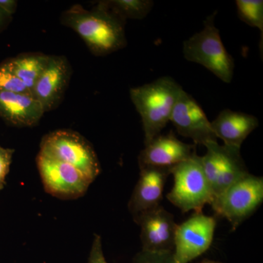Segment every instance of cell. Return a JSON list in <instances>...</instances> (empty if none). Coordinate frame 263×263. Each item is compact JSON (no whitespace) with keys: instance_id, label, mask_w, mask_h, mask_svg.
<instances>
[{"instance_id":"6da1fadb","label":"cell","mask_w":263,"mask_h":263,"mask_svg":"<svg viewBox=\"0 0 263 263\" xmlns=\"http://www.w3.org/2000/svg\"><path fill=\"white\" fill-rule=\"evenodd\" d=\"M60 22L75 31L89 51L96 57H104L127 46L125 21L99 2L91 10L76 4L62 12Z\"/></svg>"},{"instance_id":"7a4b0ae2","label":"cell","mask_w":263,"mask_h":263,"mask_svg":"<svg viewBox=\"0 0 263 263\" xmlns=\"http://www.w3.org/2000/svg\"><path fill=\"white\" fill-rule=\"evenodd\" d=\"M182 87L172 78H160L149 84L132 88L130 98L139 113L144 132V145L148 144L170 122Z\"/></svg>"},{"instance_id":"3957f363","label":"cell","mask_w":263,"mask_h":263,"mask_svg":"<svg viewBox=\"0 0 263 263\" xmlns=\"http://www.w3.org/2000/svg\"><path fill=\"white\" fill-rule=\"evenodd\" d=\"M216 13L207 17L202 31L184 41L183 57L188 61L203 66L223 82L230 84L234 72V60L224 47L216 27Z\"/></svg>"},{"instance_id":"277c9868","label":"cell","mask_w":263,"mask_h":263,"mask_svg":"<svg viewBox=\"0 0 263 263\" xmlns=\"http://www.w3.org/2000/svg\"><path fill=\"white\" fill-rule=\"evenodd\" d=\"M40 153L70 164L92 183L101 172L94 147L84 136L71 129H57L43 136Z\"/></svg>"},{"instance_id":"5b68a950","label":"cell","mask_w":263,"mask_h":263,"mask_svg":"<svg viewBox=\"0 0 263 263\" xmlns=\"http://www.w3.org/2000/svg\"><path fill=\"white\" fill-rule=\"evenodd\" d=\"M170 171L174 183L167 198L173 205L183 213H200L206 204H212L214 197L202 167L201 157L195 153Z\"/></svg>"},{"instance_id":"8992f818","label":"cell","mask_w":263,"mask_h":263,"mask_svg":"<svg viewBox=\"0 0 263 263\" xmlns=\"http://www.w3.org/2000/svg\"><path fill=\"white\" fill-rule=\"evenodd\" d=\"M263 201V179L249 174L227 189L211 204L217 217L226 218L234 231Z\"/></svg>"},{"instance_id":"52a82bcc","label":"cell","mask_w":263,"mask_h":263,"mask_svg":"<svg viewBox=\"0 0 263 263\" xmlns=\"http://www.w3.org/2000/svg\"><path fill=\"white\" fill-rule=\"evenodd\" d=\"M204 146L206 153L201 157L202 165L214 200L249 172L239 147L219 145L217 141Z\"/></svg>"},{"instance_id":"ba28073f","label":"cell","mask_w":263,"mask_h":263,"mask_svg":"<svg viewBox=\"0 0 263 263\" xmlns=\"http://www.w3.org/2000/svg\"><path fill=\"white\" fill-rule=\"evenodd\" d=\"M36 163L46 193L61 200L84 196L91 182L70 164L38 153Z\"/></svg>"},{"instance_id":"9c48e42d","label":"cell","mask_w":263,"mask_h":263,"mask_svg":"<svg viewBox=\"0 0 263 263\" xmlns=\"http://www.w3.org/2000/svg\"><path fill=\"white\" fill-rule=\"evenodd\" d=\"M214 216L195 213L177 226L175 235L174 257L176 263H189L210 248L216 226Z\"/></svg>"},{"instance_id":"30bf717a","label":"cell","mask_w":263,"mask_h":263,"mask_svg":"<svg viewBox=\"0 0 263 263\" xmlns=\"http://www.w3.org/2000/svg\"><path fill=\"white\" fill-rule=\"evenodd\" d=\"M170 122L179 134L193 140L195 145L205 146L217 141L205 112L193 97L182 89L176 101Z\"/></svg>"},{"instance_id":"8fae6325","label":"cell","mask_w":263,"mask_h":263,"mask_svg":"<svg viewBox=\"0 0 263 263\" xmlns=\"http://www.w3.org/2000/svg\"><path fill=\"white\" fill-rule=\"evenodd\" d=\"M135 221L141 227L142 250L174 252L178 224L162 205L141 214Z\"/></svg>"},{"instance_id":"7c38bea8","label":"cell","mask_w":263,"mask_h":263,"mask_svg":"<svg viewBox=\"0 0 263 263\" xmlns=\"http://www.w3.org/2000/svg\"><path fill=\"white\" fill-rule=\"evenodd\" d=\"M72 75V67L64 56L51 55L46 70L32 90V95L42 105L45 113L61 104Z\"/></svg>"},{"instance_id":"4fadbf2b","label":"cell","mask_w":263,"mask_h":263,"mask_svg":"<svg viewBox=\"0 0 263 263\" xmlns=\"http://www.w3.org/2000/svg\"><path fill=\"white\" fill-rule=\"evenodd\" d=\"M171 167L145 166L140 167V177L128 209L136 221L141 214L160 206L164 185L171 175Z\"/></svg>"},{"instance_id":"5bb4252c","label":"cell","mask_w":263,"mask_h":263,"mask_svg":"<svg viewBox=\"0 0 263 263\" xmlns=\"http://www.w3.org/2000/svg\"><path fill=\"white\" fill-rule=\"evenodd\" d=\"M196 153L195 145L187 144L180 141L174 133L160 135L141 151L138 156L139 167H171L188 160Z\"/></svg>"},{"instance_id":"9a60e30c","label":"cell","mask_w":263,"mask_h":263,"mask_svg":"<svg viewBox=\"0 0 263 263\" xmlns=\"http://www.w3.org/2000/svg\"><path fill=\"white\" fill-rule=\"evenodd\" d=\"M41 103L32 95L0 92V118L15 127H32L44 115Z\"/></svg>"},{"instance_id":"2e32d148","label":"cell","mask_w":263,"mask_h":263,"mask_svg":"<svg viewBox=\"0 0 263 263\" xmlns=\"http://www.w3.org/2000/svg\"><path fill=\"white\" fill-rule=\"evenodd\" d=\"M211 123L216 138L222 140L224 144L239 148L259 125L258 119L254 116L230 109L221 110Z\"/></svg>"},{"instance_id":"e0dca14e","label":"cell","mask_w":263,"mask_h":263,"mask_svg":"<svg viewBox=\"0 0 263 263\" xmlns=\"http://www.w3.org/2000/svg\"><path fill=\"white\" fill-rule=\"evenodd\" d=\"M50 57L51 55L39 52H31L21 53L8 60L15 75L32 93L38 79L47 67Z\"/></svg>"},{"instance_id":"ac0fdd59","label":"cell","mask_w":263,"mask_h":263,"mask_svg":"<svg viewBox=\"0 0 263 263\" xmlns=\"http://www.w3.org/2000/svg\"><path fill=\"white\" fill-rule=\"evenodd\" d=\"M114 14L123 20L146 18L153 8L155 3L152 0H108L102 1Z\"/></svg>"},{"instance_id":"d6986e66","label":"cell","mask_w":263,"mask_h":263,"mask_svg":"<svg viewBox=\"0 0 263 263\" xmlns=\"http://www.w3.org/2000/svg\"><path fill=\"white\" fill-rule=\"evenodd\" d=\"M237 13L242 22L263 32L262 0H236Z\"/></svg>"},{"instance_id":"ffe728a7","label":"cell","mask_w":263,"mask_h":263,"mask_svg":"<svg viewBox=\"0 0 263 263\" xmlns=\"http://www.w3.org/2000/svg\"><path fill=\"white\" fill-rule=\"evenodd\" d=\"M32 95L11 70L8 59L0 63V92Z\"/></svg>"},{"instance_id":"44dd1931","label":"cell","mask_w":263,"mask_h":263,"mask_svg":"<svg viewBox=\"0 0 263 263\" xmlns=\"http://www.w3.org/2000/svg\"><path fill=\"white\" fill-rule=\"evenodd\" d=\"M131 263H176L174 252H152L141 250Z\"/></svg>"},{"instance_id":"7402d4cb","label":"cell","mask_w":263,"mask_h":263,"mask_svg":"<svg viewBox=\"0 0 263 263\" xmlns=\"http://www.w3.org/2000/svg\"><path fill=\"white\" fill-rule=\"evenodd\" d=\"M15 150L0 146V191L6 184V178L9 174L10 164Z\"/></svg>"},{"instance_id":"603a6c76","label":"cell","mask_w":263,"mask_h":263,"mask_svg":"<svg viewBox=\"0 0 263 263\" xmlns=\"http://www.w3.org/2000/svg\"><path fill=\"white\" fill-rule=\"evenodd\" d=\"M88 263H108L104 255L101 237L98 234L94 235Z\"/></svg>"},{"instance_id":"cb8c5ba5","label":"cell","mask_w":263,"mask_h":263,"mask_svg":"<svg viewBox=\"0 0 263 263\" xmlns=\"http://www.w3.org/2000/svg\"><path fill=\"white\" fill-rule=\"evenodd\" d=\"M18 8V2L15 0H0V8H2L8 14H15Z\"/></svg>"},{"instance_id":"d4e9b609","label":"cell","mask_w":263,"mask_h":263,"mask_svg":"<svg viewBox=\"0 0 263 263\" xmlns=\"http://www.w3.org/2000/svg\"><path fill=\"white\" fill-rule=\"evenodd\" d=\"M12 21H13V16L0 8V34L9 27Z\"/></svg>"},{"instance_id":"484cf974","label":"cell","mask_w":263,"mask_h":263,"mask_svg":"<svg viewBox=\"0 0 263 263\" xmlns=\"http://www.w3.org/2000/svg\"><path fill=\"white\" fill-rule=\"evenodd\" d=\"M200 263H224L222 262H219V261H216V260H211V259H204V260H202L201 262Z\"/></svg>"}]
</instances>
